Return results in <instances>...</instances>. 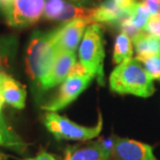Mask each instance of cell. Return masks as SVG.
<instances>
[{
	"instance_id": "cell-1",
	"label": "cell",
	"mask_w": 160,
	"mask_h": 160,
	"mask_svg": "<svg viewBox=\"0 0 160 160\" xmlns=\"http://www.w3.org/2000/svg\"><path fill=\"white\" fill-rule=\"evenodd\" d=\"M54 33L55 30L50 32L36 31L28 43L25 54V71L38 86L50 74L58 53Z\"/></svg>"
},
{
	"instance_id": "cell-2",
	"label": "cell",
	"mask_w": 160,
	"mask_h": 160,
	"mask_svg": "<svg viewBox=\"0 0 160 160\" xmlns=\"http://www.w3.org/2000/svg\"><path fill=\"white\" fill-rule=\"evenodd\" d=\"M111 91L118 94L133 95L147 98L154 94L153 79L136 58H131L118 65L109 77Z\"/></svg>"
},
{
	"instance_id": "cell-3",
	"label": "cell",
	"mask_w": 160,
	"mask_h": 160,
	"mask_svg": "<svg viewBox=\"0 0 160 160\" xmlns=\"http://www.w3.org/2000/svg\"><path fill=\"white\" fill-rule=\"evenodd\" d=\"M104 44L103 34L98 23L88 25L79 47V62L88 74L104 85Z\"/></svg>"
},
{
	"instance_id": "cell-4",
	"label": "cell",
	"mask_w": 160,
	"mask_h": 160,
	"mask_svg": "<svg viewBox=\"0 0 160 160\" xmlns=\"http://www.w3.org/2000/svg\"><path fill=\"white\" fill-rule=\"evenodd\" d=\"M43 122L47 130L56 139L78 140V142L91 140L100 135L103 128V120L101 114L99 116L98 123L92 127L76 124L68 118L59 116L56 112L46 113L44 116Z\"/></svg>"
},
{
	"instance_id": "cell-5",
	"label": "cell",
	"mask_w": 160,
	"mask_h": 160,
	"mask_svg": "<svg viewBox=\"0 0 160 160\" xmlns=\"http://www.w3.org/2000/svg\"><path fill=\"white\" fill-rule=\"evenodd\" d=\"M92 79L94 77L88 73H70L69 77L60 85L56 97L49 103L43 105L42 108L49 112H55L63 109L74 102L81 95V92L85 91V88H88Z\"/></svg>"
},
{
	"instance_id": "cell-6",
	"label": "cell",
	"mask_w": 160,
	"mask_h": 160,
	"mask_svg": "<svg viewBox=\"0 0 160 160\" xmlns=\"http://www.w3.org/2000/svg\"><path fill=\"white\" fill-rule=\"evenodd\" d=\"M45 0H12L11 11L5 17L8 26L24 28L40 21L44 14Z\"/></svg>"
},
{
	"instance_id": "cell-7",
	"label": "cell",
	"mask_w": 160,
	"mask_h": 160,
	"mask_svg": "<svg viewBox=\"0 0 160 160\" xmlns=\"http://www.w3.org/2000/svg\"><path fill=\"white\" fill-rule=\"evenodd\" d=\"M111 158L113 160H158L152 146L116 135H113Z\"/></svg>"
},
{
	"instance_id": "cell-8",
	"label": "cell",
	"mask_w": 160,
	"mask_h": 160,
	"mask_svg": "<svg viewBox=\"0 0 160 160\" xmlns=\"http://www.w3.org/2000/svg\"><path fill=\"white\" fill-rule=\"evenodd\" d=\"M113 145V136L86 145L69 146L65 150L63 160H109Z\"/></svg>"
},
{
	"instance_id": "cell-9",
	"label": "cell",
	"mask_w": 160,
	"mask_h": 160,
	"mask_svg": "<svg viewBox=\"0 0 160 160\" xmlns=\"http://www.w3.org/2000/svg\"><path fill=\"white\" fill-rule=\"evenodd\" d=\"M88 25H91V22L84 19H76L67 22V24H63L62 26L55 29L54 42L58 52H75Z\"/></svg>"
},
{
	"instance_id": "cell-10",
	"label": "cell",
	"mask_w": 160,
	"mask_h": 160,
	"mask_svg": "<svg viewBox=\"0 0 160 160\" xmlns=\"http://www.w3.org/2000/svg\"><path fill=\"white\" fill-rule=\"evenodd\" d=\"M26 88L20 81L6 72H0V102L2 104L21 110L26 104Z\"/></svg>"
},
{
	"instance_id": "cell-11",
	"label": "cell",
	"mask_w": 160,
	"mask_h": 160,
	"mask_svg": "<svg viewBox=\"0 0 160 160\" xmlns=\"http://www.w3.org/2000/svg\"><path fill=\"white\" fill-rule=\"evenodd\" d=\"M76 63V54L75 52L69 51H60L57 53L55 62L50 74L41 82L39 88L42 91H47L54 88V86L62 83L69 77L73 67Z\"/></svg>"
},
{
	"instance_id": "cell-12",
	"label": "cell",
	"mask_w": 160,
	"mask_h": 160,
	"mask_svg": "<svg viewBox=\"0 0 160 160\" xmlns=\"http://www.w3.org/2000/svg\"><path fill=\"white\" fill-rule=\"evenodd\" d=\"M129 14V9H124L117 4L113 0H104L96 8L95 23L102 24H119L124 17Z\"/></svg>"
},
{
	"instance_id": "cell-13",
	"label": "cell",
	"mask_w": 160,
	"mask_h": 160,
	"mask_svg": "<svg viewBox=\"0 0 160 160\" xmlns=\"http://www.w3.org/2000/svg\"><path fill=\"white\" fill-rule=\"evenodd\" d=\"M18 49V38L16 36H0V72L9 71L14 65Z\"/></svg>"
},
{
	"instance_id": "cell-14",
	"label": "cell",
	"mask_w": 160,
	"mask_h": 160,
	"mask_svg": "<svg viewBox=\"0 0 160 160\" xmlns=\"http://www.w3.org/2000/svg\"><path fill=\"white\" fill-rule=\"evenodd\" d=\"M0 147L12 150L24 154L27 149V143L6 124L3 116H0Z\"/></svg>"
},
{
	"instance_id": "cell-15",
	"label": "cell",
	"mask_w": 160,
	"mask_h": 160,
	"mask_svg": "<svg viewBox=\"0 0 160 160\" xmlns=\"http://www.w3.org/2000/svg\"><path fill=\"white\" fill-rule=\"evenodd\" d=\"M133 44L137 54L136 59L139 60L146 57L160 55V40L149 36L142 30L133 39Z\"/></svg>"
},
{
	"instance_id": "cell-16",
	"label": "cell",
	"mask_w": 160,
	"mask_h": 160,
	"mask_svg": "<svg viewBox=\"0 0 160 160\" xmlns=\"http://www.w3.org/2000/svg\"><path fill=\"white\" fill-rule=\"evenodd\" d=\"M133 49H132V42L127 34L121 32L118 34L114 42L113 48V62L116 65L127 62L132 58Z\"/></svg>"
},
{
	"instance_id": "cell-17",
	"label": "cell",
	"mask_w": 160,
	"mask_h": 160,
	"mask_svg": "<svg viewBox=\"0 0 160 160\" xmlns=\"http://www.w3.org/2000/svg\"><path fill=\"white\" fill-rule=\"evenodd\" d=\"M150 12L142 2L137 1L132 8L129 9V17L131 23L138 30H142L150 19Z\"/></svg>"
},
{
	"instance_id": "cell-18",
	"label": "cell",
	"mask_w": 160,
	"mask_h": 160,
	"mask_svg": "<svg viewBox=\"0 0 160 160\" xmlns=\"http://www.w3.org/2000/svg\"><path fill=\"white\" fill-rule=\"evenodd\" d=\"M66 1L65 0H47L45 3L44 8V18L46 20H55L57 21L59 16L62 15L65 8Z\"/></svg>"
},
{
	"instance_id": "cell-19",
	"label": "cell",
	"mask_w": 160,
	"mask_h": 160,
	"mask_svg": "<svg viewBox=\"0 0 160 160\" xmlns=\"http://www.w3.org/2000/svg\"><path fill=\"white\" fill-rule=\"evenodd\" d=\"M143 68L153 80H160V55H154L139 59Z\"/></svg>"
},
{
	"instance_id": "cell-20",
	"label": "cell",
	"mask_w": 160,
	"mask_h": 160,
	"mask_svg": "<svg viewBox=\"0 0 160 160\" xmlns=\"http://www.w3.org/2000/svg\"><path fill=\"white\" fill-rule=\"evenodd\" d=\"M142 31L160 40V15H153L150 17L148 23L142 28Z\"/></svg>"
},
{
	"instance_id": "cell-21",
	"label": "cell",
	"mask_w": 160,
	"mask_h": 160,
	"mask_svg": "<svg viewBox=\"0 0 160 160\" xmlns=\"http://www.w3.org/2000/svg\"><path fill=\"white\" fill-rule=\"evenodd\" d=\"M140 2L148 8L150 15H157L160 11V0H140Z\"/></svg>"
},
{
	"instance_id": "cell-22",
	"label": "cell",
	"mask_w": 160,
	"mask_h": 160,
	"mask_svg": "<svg viewBox=\"0 0 160 160\" xmlns=\"http://www.w3.org/2000/svg\"><path fill=\"white\" fill-rule=\"evenodd\" d=\"M18 160H57L56 157L46 151H41L32 158H25V159H18Z\"/></svg>"
},
{
	"instance_id": "cell-23",
	"label": "cell",
	"mask_w": 160,
	"mask_h": 160,
	"mask_svg": "<svg viewBox=\"0 0 160 160\" xmlns=\"http://www.w3.org/2000/svg\"><path fill=\"white\" fill-rule=\"evenodd\" d=\"M12 4V0H0V12H1L4 18L8 16L9 11H11Z\"/></svg>"
},
{
	"instance_id": "cell-24",
	"label": "cell",
	"mask_w": 160,
	"mask_h": 160,
	"mask_svg": "<svg viewBox=\"0 0 160 160\" xmlns=\"http://www.w3.org/2000/svg\"><path fill=\"white\" fill-rule=\"evenodd\" d=\"M118 5L124 9H130L137 2V0H113Z\"/></svg>"
},
{
	"instance_id": "cell-25",
	"label": "cell",
	"mask_w": 160,
	"mask_h": 160,
	"mask_svg": "<svg viewBox=\"0 0 160 160\" xmlns=\"http://www.w3.org/2000/svg\"><path fill=\"white\" fill-rule=\"evenodd\" d=\"M0 160H6V156H4L2 153H0Z\"/></svg>"
},
{
	"instance_id": "cell-26",
	"label": "cell",
	"mask_w": 160,
	"mask_h": 160,
	"mask_svg": "<svg viewBox=\"0 0 160 160\" xmlns=\"http://www.w3.org/2000/svg\"><path fill=\"white\" fill-rule=\"evenodd\" d=\"M2 106H3V104L0 102V116H2V113H1V111H2Z\"/></svg>"
},
{
	"instance_id": "cell-27",
	"label": "cell",
	"mask_w": 160,
	"mask_h": 160,
	"mask_svg": "<svg viewBox=\"0 0 160 160\" xmlns=\"http://www.w3.org/2000/svg\"><path fill=\"white\" fill-rule=\"evenodd\" d=\"M73 1H75V2H82L83 0H73Z\"/></svg>"
},
{
	"instance_id": "cell-28",
	"label": "cell",
	"mask_w": 160,
	"mask_h": 160,
	"mask_svg": "<svg viewBox=\"0 0 160 160\" xmlns=\"http://www.w3.org/2000/svg\"><path fill=\"white\" fill-rule=\"evenodd\" d=\"M159 15H160V11H159Z\"/></svg>"
}]
</instances>
